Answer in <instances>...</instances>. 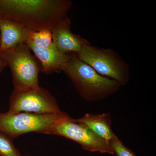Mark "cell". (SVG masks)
Instances as JSON below:
<instances>
[{
	"mask_svg": "<svg viewBox=\"0 0 156 156\" xmlns=\"http://www.w3.org/2000/svg\"><path fill=\"white\" fill-rule=\"evenodd\" d=\"M69 0H0V17L14 20L32 31H52L67 16Z\"/></svg>",
	"mask_w": 156,
	"mask_h": 156,
	"instance_id": "1",
	"label": "cell"
},
{
	"mask_svg": "<svg viewBox=\"0 0 156 156\" xmlns=\"http://www.w3.org/2000/svg\"><path fill=\"white\" fill-rule=\"evenodd\" d=\"M62 71L72 81L81 97L87 101L102 100L114 94L122 87L116 81L98 74L76 53L70 54Z\"/></svg>",
	"mask_w": 156,
	"mask_h": 156,
	"instance_id": "2",
	"label": "cell"
},
{
	"mask_svg": "<svg viewBox=\"0 0 156 156\" xmlns=\"http://www.w3.org/2000/svg\"><path fill=\"white\" fill-rule=\"evenodd\" d=\"M11 69L14 90L38 88L41 65L26 43L20 44L0 53Z\"/></svg>",
	"mask_w": 156,
	"mask_h": 156,
	"instance_id": "3",
	"label": "cell"
},
{
	"mask_svg": "<svg viewBox=\"0 0 156 156\" xmlns=\"http://www.w3.org/2000/svg\"><path fill=\"white\" fill-rule=\"evenodd\" d=\"M76 54L82 61L101 75L116 81L121 86L128 83L130 76V66L113 50L95 47L89 43Z\"/></svg>",
	"mask_w": 156,
	"mask_h": 156,
	"instance_id": "4",
	"label": "cell"
},
{
	"mask_svg": "<svg viewBox=\"0 0 156 156\" xmlns=\"http://www.w3.org/2000/svg\"><path fill=\"white\" fill-rule=\"evenodd\" d=\"M67 115L63 112L46 114L29 112L0 113V131L11 139L29 132L52 134L54 125Z\"/></svg>",
	"mask_w": 156,
	"mask_h": 156,
	"instance_id": "5",
	"label": "cell"
},
{
	"mask_svg": "<svg viewBox=\"0 0 156 156\" xmlns=\"http://www.w3.org/2000/svg\"><path fill=\"white\" fill-rule=\"evenodd\" d=\"M9 113L29 112L37 114L62 112L55 98L44 88L14 90L10 96Z\"/></svg>",
	"mask_w": 156,
	"mask_h": 156,
	"instance_id": "6",
	"label": "cell"
},
{
	"mask_svg": "<svg viewBox=\"0 0 156 156\" xmlns=\"http://www.w3.org/2000/svg\"><path fill=\"white\" fill-rule=\"evenodd\" d=\"M52 134L72 140L89 151L115 154L106 140L95 134L86 125L76 122L68 115L54 125Z\"/></svg>",
	"mask_w": 156,
	"mask_h": 156,
	"instance_id": "7",
	"label": "cell"
},
{
	"mask_svg": "<svg viewBox=\"0 0 156 156\" xmlns=\"http://www.w3.org/2000/svg\"><path fill=\"white\" fill-rule=\"evenodd\" d=\"M71 23L67 16L60 20L51 31L52 40L56 48L62 53L78 54L89 42L81 36L73 33Z\"/></svg>",
	"mask_w": 156,
	"mask_h": 156,
	"instance_id": "8",
	"label": "cell"
},
{
	"mask_svg": "<svg viewBox=\"0 0 156 156\" xmlns=\"http://www.w3.org/2000/svg\"><path fill=\"white\" fill-rule=\"evenodd\" d=\"M26 44L40 62L41 72L45 73L62 71L70 56V54H66L59 51L55 45L51 48H41L35 46L29 40H27Z\"/></svg>",
	"mask_w": 156,
	"mask_h": 156,
	"instance_id": "9",
	"label": "cell"
},
{
	"mask_svg": "<svg viewBox=\"0 0 156 156\" xmlns=\"http://www.w3.org/2000/svg\"><path fill=\"white\" fill-rule=\"evenodd\" d=\"M31 30L14 20L0 17V53L26 43Z\"/></svg>",
	"mask_w": 156,
	"mask_h": 156,
	"instance_id": "10",
	"label": "cell"
},
{
	"mask_svg": "<svg viewBox=\"0 0 156 156\" xmlns=\"http://www.w3.org/2000/svg\"><path fill=\"white\" fill-rule=\"evenodd\" d=\"M75 120L86 125L108 143L115 135L112 129L111 118L109 113L96 115L87 113L82 118Z\"/></svg>",
	"mask_w": 156,
	"mask_h": 156,
	"instance_id": "11",
	"label": "cell"
},
{
	"mask_svg": "<svg viewBox=\"0 0 156 156\" xmlns=\"http://www.w3.org/2000/svg\"><path fill=\"white\" fill-rule=\"evenodd\" d=\"M28 40L39 48H51L55 46L52 40V32L50 30H31Z\"/></svg>",
	"mask_w": 156,
	"mask_h": 156,
	"instance_id": "12",
	"label": "cell"
},
{
	"mask_svg": "<svg viewBox=\"0 0 156 156\" xmlns=\"http://www.w3.org/2000/svg\"><path fill=\"white\" fill-rule=\"evenodd\" d=\"M0 156H22L13 144L11 138L0 131Z\"/></svg>",
	"mask_w": 156,
	"mask_h": 156,
	"instance_id": "13",
	"label": "cell"
},
{
	"mask_svg": "<svg viewBox=\"0 0 156 156\" xmlns=\"http://www.w3.org/2000/svg\"><path fill=\"white\" fill-rule=\"evenodd\" d=\"M109 144L114 153L116 154V156H136L132 151L123 144L116 135Z\"/></svg>",
	"mask_w": 156,
	"mask_h": 156,
	"instance_id": "14",
	"label": "cell"
},
{
	"mask_svg": "<svg viewBox=\"0 0 156 156\" xmlns=\"http://www.w3.org/2000/svg\"><path fill=\"white\" fill-rule=\"evenodd\" d=\"M7 66V65L5 60L2 58V57L0 56V73L4 70V69Z\"/></svg>",
	"mask_w": 156,
	"mask_h": 156,
	"instance_id": "15",
	"label": "cell"
},
{
	"mask_svg": "<svg viewBox=\"0 0 156 156\" xmlns=\"http://www.w3.org/2000/svg\"><path fill=\"white\" fill-rule=\"evenodd\" d=\"M0 45H1V36H0Z\"/></svg>",
	"mask_w": 156,
	"mask_h": 156,
	"instance_id": "16",
	"label": "cell"
},
{
	"mask_svg": "<svg viewBox=\"0 0 156 156\" xmlns=\"http://www.w3.org/2000/svg\"></svg>",
	"mask_w": 156,
	"mask_h": 156,
	"instance_id": "17",
	"label": "cell"
},
{
	"mask_svg": "<svg viewBox=\"0 0 156 156\" xmlns=\"http://www.w3.org/2000/svg\"></svg>",
	"mask_w": 156,
	"mask_h": 156,
	"instance_id": "18",
	"label": "cell"
}]
</instances>
